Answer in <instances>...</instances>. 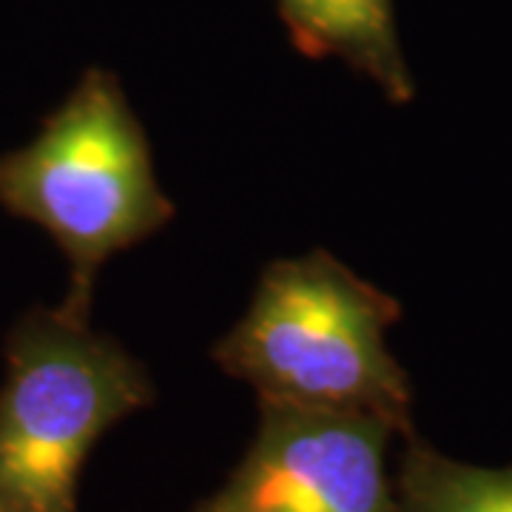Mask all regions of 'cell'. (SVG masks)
<instances>
[{"mask_svg":"<svg viewBox=\"0 0 512 512\" xmlns=\"http://www.w3.org/2000/svg\"><path fill=\"white\" fill-rule=\"evenodd\" d=\"M0 512H6V510H0Z\"/></svg>","mask_w":512,"mask_h":512,"instance_id":"7","label":"cell"},{"mask_svg":"<svg viewBox=\"0 0 512 512\" xmlns=\"http://www.w3.org/2000/svg\"><path fill=\"white\" fill-rule=\"evenodd\" d=\"M0 205L63 248L72 276L60 308L74 316H89L94 276L109 256L174 217L143 126L103 69L83 74L32 143L0 157Z\"/></svg>","mask_w":512,"mask_h":512,"instance_id":"2","label":"cell"},{"mask_svg":"<svg viewBox=\"0 0 512 512\" xmlns=\"http://www.w3.org/2000/svg\"><path fill=\"white\" fill-rule=\"evenodd\" d=\"M399 476L393 481L399 512H512L510 467H476L441 456L413 433L404 436Z\"/></svg>","mask_w":512,"mask_h":512,"instance_id":"6","label":"cell"},{"mask_svg":"<svg viewBox=\"0 0 512 512\" xmlns=\"http://www.w3.org/2000/svg\"><path fill=\"white\" fill-rule=\"evenodd\" d=\"M146 367L89 316L35 308L6 336L0 387V510L77 512V481L92 447L148 407Z\"/></svg>","mask_w":512,"mask_h":512,"instance_id":"3","label":"cell"},{"mask_svg":"<svg viewBox=\"0 0 512 512\" xmlns=\"http://www.w3.org/2000/svg\"><path fill=\"white\" fill-rule=\"evenodd\" d=\"M279 12L308 57H339L367 74L390 103L413 100L393 0H279Z\"/></svg>","mask_w":512,"mask_h":512,"instance_id":"5","label":"cell"},{"mask_svg":"<svg viewBox=\"0 0 512 512\" xmlns=\"http://www.w3.org/2000/svg\"><path fill=\"white\" fill-rule=\"evenodd\" d=\"M402 305L328 251L276 259L214 362L259 402L362 413L410 436V382L387 348Z\"/></svg>","mask_w":512,"mask_h":512,"instance_id":"1","label":"cell"},{"mask_svg":"<svg viewBox=\"0 0 512 512\" xmlns=\"http://www.w3.org/2000/svg\"><path fill=\"white\" fill-rule=\"evenodd\" d=\"M396 430L362 413L259 402V430L197 512H399L387 476Z\"/></svg>","mask_w":512,"mask_h":512,"instance_id":"4","label":"cell"}]
</instances>
